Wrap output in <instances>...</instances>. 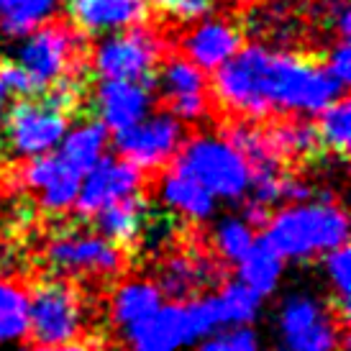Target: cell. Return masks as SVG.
Wrapping results in <instances>:
<instances>
[{
  "label": "cell",
  "instance_id": "cell-22",
  "mask_svg": "<svg viewBox=\"0 0 351 351\" xmlns=\"http://www.w3.org/2000/svg\"><path fill=\"white\" fill-rule=\"evenodd\" d=\"M210 302L221 328H249L262 313V298L239 280L221 285L218 293L210 295Z\"/></svg>",
  "mask_w": 351,
  "mask_h": 351
},
{
  "label": "cell",
  "instance_id": "cell-20",
  "mask_svg": "<svg viewBox=\"0 0 351 351\" xmlns=\"http://www.w3.org/2000/svg\"><path fill=\"white\" fill-rule=\"evenodd\" d=\"M165 305V295L159 293V287L149 280H128L118 285L110 300V315L118 328H131L138 326L147 318H152L159 308Z\"/></svg>",
  "mask_w": 351,
  "mask_h": 351
},
{
  "label": "cell",
  "instance_id": "cell-37",
  "mask_svg": "<svg viewBox=\"0 0 351 351\" xmlns=\"http://www.w3.org/2000/svg\"><path fill=\"white\" fill-rule=\"evenodd\" d=\"M149 3H154L156 8L169 10V13H172V10H175V5H177V3H180V0H149Z\"/></svg>",
  "mask_w": 351,
  "mask_h": 351
},
{
  "label": "cell",
  "instance_id": "cell-1",
  "mask_svg": "<svg viewBox=\"0 0 351 351\" xmlns=\"http://www.w3.org/2000/svg\"><path fill=\"white\" fill-rule=\"evenodd\" d=\"M213 93L226 110L252 123L277 113L315 116L343 98V88L321 64L262 44L241 47L226 62L215 72Z\"/></svg>",
  "mask_w": 351,
  "mask_h": 351
},
{
  "label": "cell",
  "instance_id": "cell-24",
  "mask_svg": "<svg viewBox=\"0 0 351 351\" xmlns=\"http://www.w3.org/2000/svg\"><path fill=\"white\" fill-rule=\"evenodd\" d=\"M282 272L285 262L264 239L256 241L252 252L239 262V282L246 285L259 298H267V295H272L277 290V285L282 280Z\"/></svg>",
  "mask_w": 351,
  "mask_h": 351
},
{
  "label": "cell",
  "instance_id": "cell-16",
  "mask_svg": "<svg viewBox=\"0 0 351 351\" xmlns=\"http://www.w3.org/2000/svg\"><path fill=\"white\" fill-rule=\"evenodd\" d=\"M69 19L85 34H118L147 19V0H69Z\"/></svg>",
  "mask_w": 351,
  "mask_h": 351
},
{
  "label": "cell",
  "instance_id": "cell-17",
  "mask_svg": "<svg viewBox=\"0 0 351 351\" xmlns=\"http://www.w3.org/2000/svg\"><path fill=\"white\" fill-rule=\"evenodd\" d=\"M218 280V264L205 254H175L169 256L162 269L156 287L159 293L172 298L175 302L193 300L200 290Z\"/></svg>",
  "mask_w": 351,
  "mask_h": 351
},
{
  "label": "cell",
  "instance_id": "cell-38",
  "mask_svg": "<svg viewBox=\"0 0 351 351\" xmlns=\"http://www.w3.org/2000/svg\"><path fill=\"white\" fill-rule=\"evenodd\" d=\"M5 103H8V93L0 85V118H3V110H5Z\"/></svg>",
  "mask_w": 351,
  "mask_h": 351
},
{
  "label": "cell",
  "instance_id": "cell-14",
  "mask_svg": "<svg viewBox=\"0 0 351 351\" xmlns=\"http://www.w3.org/2000/svg\"><path fill=\"white\" fill-rule=\"evenodd\" d=\"M244 47L241 31L226 19H205L182 36L185 59L200 72H218Z\"/></svg>",
  "mask_w": 351,
  "mask_h": 351
},
{
  "label": "cell",
  "instance_id": "cell-30",
  "mask_svg": "<svg viewBox=\"0 0 351 351\" xmlns=\"http://www.w3.org/2000/svg\"><path fill=\"white\" fill-rule=\"evenodd\" d=\"M323 267H326V277L331 282L333 293H336V300H339V313L349 315V295H351V256H349V246L343 244L339 249H333L323 256Z\"/></svg>",
  "mask_w": 351,
  "mask_h": 351
},
{
  "label": "cell",
  "instance_id": "cell-6",
  "mask_svg": "<svg viewBox=\"0 0 351 351\" xmlns=\"http://www.w3.org/2000/svg\"><path fill=\"white\" fill-rule=\"evenodd\" d=\"M162 57V41L149 29H128L103 36L93 51V69L100 80L141 82L154 90L156 64Z\"/></svg>",
  "mask_w": 351,
  "mask_h": 351
},
{
  "label": "cell",
  "instance_id": "cell-2",
  "mask_svg": "<svg viewBox=\"0 0 351 351\" xmlns=\"http://www.w3.org/2000/svg\"><path fill=\"white\" fill-rule=\"evenodd\" d=\"M264 241L280 254V259L305 262L326 256L349 239V215L331 197L285 205L267 221Z\"/></svg>",
  "mask_w": 351,
  "mask_h": 351
},
{
  "label": "cell",
  "instance_id": "cell-13",
  "mask_svg": "<svg viewBox=\"0 0 351 351\" xmlns=\"http://www.w3.org/2000/svg\"><path fill=\"white\" fill-rule=\"evenodd\" d=\"M21 180L47 213H67L69 208H75L82 177L69 169L57 154H47L29 159L21 169Z\"/></svg>",
  "mask_w": 351,
  "mask_h": 351
},
{
  "label": "cell",
  "instance_id": "cell-31",
  "mask_svg": "<svg viewBox=\"0 0 351 351\" xmlns=\"http://www.w3.org/2000/svg\"><path fill=\"white\" fill-rule=\"evenodd\" d=\"M195 351H262V343L254 328H221L197 341Z\"/></svg>",
  "mask_w": 351,
  "mask_h": 351
},
{
  "label": "cell",
  "instance_id": "cell-8",
  "mask_svg": "<svg viewBox=\"0 0 351 351\" xmlns=\"http://www.w3.org/2000/svg\"><path fill=\"white\" fill-rule=\"evenodd\" d=\"M82 333V305L62 280L41 282L29 295V336L41 349L75 343Z\"/></svg>",
  "mask_w": 351,
  "mask_h": 351
},
{
  "label": "cell",
  "instance_id": "cell-25",
  "mask_svg": "<svg viewBox=\"0 0 351 351\" xmlns=\"http://www.w3.org/2000/svg\"><path fill=\"white\" fill-rule=\"evenodd\" d=\"M267 141L272 147L274 156L282 159H300V156L315 154L321 144H318V134L315 126L305 118H290V121H277L274 126L264 128Z\"/></svg>",
  "mask_w": 351,
  "mask_h": 351
},
{
  "label": "cell",
  "instance_id": "cell-39",
  "mask_svg": "<svg viewBox=\"0 0 351 351\" xmlns=\"http://www.w3.org/2000/svg\"><path fill=\"white\" fill-rule=\"evenodd\" d=\"M231 3H239V5H249V3H254V0H231Z\"/></svg>",
  "mask_w": 351,
  "mask_h": 351
},
{
  "label": "cell",
  "instance_id": "cell-10",
  "mask_svg": "<svg viewBox=\"0 0 351 351\" xmlns=\"http://www.w3.org/2000/svg\"><path fill=\"white\" fill-rule=\"evenodd\" d=\"M185 144L182 123L172 113H149L136 126L116 134L118 156L136 169H156L172 162Z\"/></svg>",
  "mask_w": 351,
  "mask_h": 351
},
{
  "label": "cell",
  "instance_id": "cell-40",
  "mask_svg": "<svg viewBox=\"0 0 351 351\" xmlns=\"http://www.w3.org/2000/svg\"><path fill=\"white\" fill-rule=\"evenodd\" d=\"M13 351H26V349H13Z\"/></svg>",
  "mask_w": 351,
  "mask_h": 351
},
{
  "label": "cell",
  "instance_id": "cell-7",
  "mask_svg": "<svg viewBox=\"0 0 351 351\" xmlns=\"http://www.w3.org/2000/svg\"><path fill=\"white\" fill-rule=\"evenodd\" d=\"M282 351H341V326L333 311L315 295L295 293L277 313Z\"/></svg>",
  "mask_w": 351,
  "mask_h": 351
},
{
  "label": "cell",
  "instance_id": "cell-27",
  "mask_svg": "<svg viewBox=\"0 0 351 351\" xmlns=\"http://www.w3.org/2000/svg\"><path fill=\"white\" fill-rule=\"evenodd\" d=\"M29 336V293L0 280V346L21 343Z\"/></svg>",
  "mask_w": 351,
  "mask_h": 351
},
{
  "label": "cell",
  "instance_id": "cell-36",
  "mask_svg": "<svg viewBox=\"0 0 351 351\" xmlns=\"http://www.w3.org/2000/svg\"><path fill=\"white\" fill-rule=\"evenodd\" d=\"M41 351H90L88 346H82V343H64V346H51V349H41Z\"/></svg>",
  "mask_w": 351,
  "mask_h": 351
},
{
  "label": "cell",
  "instance_id": "cell-41",
  "mask_svg": "<svg viewBox=\"0 0 351 351\" xmlns=\"http://www.w3.org/2000/svg\"><path fill=\"white\" fill-rule=\"evenodd\" d=\"M0 3H3V0H0Z\"/></svg>",
  "mask_w": 351,
  "mask_h": 351
},
{
  "label": "cell",
  "instance_id": "cell-34",
  "mask_svg": "<svg viewBox=\"0 0 351 351\" xmlns=\"http://www.w3.org/2000/svg\"><path fill=\"white\" fill-rule=\"evenodd\" d=\"M213 8H215V0H180L172 13H175L180 21L200 23V21L210 19Z\"/></svg>",
  "mask_w": 351,
  "mask_h": 351
},
{
  "label": "cell",
  "instance_id": "cell-19",
  "mask_svg": "<svg viewBox=\"0 0 351 351\" xmlns=\"http://www.w3.org/2000/svg\"><path fill=\"white\" fill-rule=\"evenodd\" d=\"M108 141H110V138H108V128L103 126L100 121H85V123H80V126L69 128L54 154H57L69 169H75V172L82 177V175H88L90 169L106 156Z\"/></svg>",
  "mask_w": 351,
  "mask_h": 351
},
{
  "label": "cell",
  "instance_id": "cell-35",
  "mask_svg": "<svg viewBox=\"0 0 351 351\" xmlns=\"http://www.w3.org/2000/svg\"><path fill=\"white\" fill-rule=\"evenodd\" d=\"M269 208H264V205H259V203H246L244 205V210H241V218H244L246 223L252 226L254 231L259 228V226H267V221H269Z\"/></svg>",
  "mask_w": 351,
  "mask_h": 351
},
{
  "label": "cell",
  "instance_id": "cell-21",
  "mask_svg": "<svg viewBox=\"0 0 351 351\" xmlns=\"http://www.w3.org/2000/svg\"><path fill=\"white\" fill-rule=\"evenodd\" d=\"M95 218V231L110 244H134L147 223V203L141 195H131L126 200L108 205Z\"/></svg>",
  "mask_w": 351,
  "mask_h": 351
},
{
  "label": "cell",
  "instance_id": "cell-9",
  "mask_svg": "<svg viewBox=\"0 0 351 351\" xmlns=\"http://www.w3.org/2000/svg\"><path fill=\"white\" fill-rule=\"evenodd\" d=\"M67 131V113L57 110L44 98L19 100L5 116V141L21 159L54 154Z\"/></svg>",
  "mask_w": 351,
  "mask_h": 351
},
{
  "label": "cell",
  "instance_id": "cell-18",
  "mask_svg": "<svg viewBox=\"0 0 351 351\" xmlns=\"http://www.w3.org/2000/svg\"><path fill=\"white\" fill-rule=\"evenodd\" d=\"M159 195L172 213L182 215L187 221H195V223L210 221L218 210V200L205 187L197 185L195 180L177 172L175 167L159 180Z\"/></svg>",
  "mask_w": 351,
  "mask_h": 351
},
{
  "label": "cell",
  "instance_id": "cell-15",
  "mask_svg": "<svg viewBox=\"0 0 351 351\" xmlns=\"http://www.w3.org/2000/svg\"><path fill=\"white\" fill-rule=\"evenodd\" d=\"M95 106H98L100 123L108 131H126L136 126L138 121L152 113L154 98L152 90L144 88L141 82H110L103 80L95 90Z\"/></svg>",
  "mask_w": 351,
  "mask_h": 351
},
{
  "label": "cell",
  "instance_id": "cell-26",
  "mask_svg": "<svg viewBox=\"0 0 351 351\" xmlns=\"http://www.w3.org/2000/svg\"><path fill=\"white\" fill-rule=\"evenodd\" d=\"M154 88L162 90L167 103H175L182 98H195V95H208V82L200 69L187 62L185 57H169L154 75Z\"/></svg>",
  "mask_w": 351,
  "mask_h": 351
},
{
  "label": "cell",
  "instance_id": "cell-3",
  "mask_svg": "<svg viewBox=\"0 0 351 351\" xmlns=\"http://www.w3.org/2000/svg\"><path fill=\"white\" fill-rule=\"evenodd\" d=\"M175 169L195 180L215 200L239 203L252 190V167L223 136L200 134L182 144Z\"/></svg>",
  "mask_w": 351,
  "mask_h": 351
},
{
  "label": "cell",
  "instance_id": "cell-12",
  "mask_svg": "<svg viewBox=\"0 0 351 351\" xmlns=\"http://www.w3.org/2000/svg\"><path fill=\"white\" fill-rule=\"evenodd\" d=\"M138 187H141V169L128 165L121 156H103L80 180L75 208L80 215H98L108 205L138 195Z\"/></svg>",
  "mask_w": 351,
  "mask_h": 351
},
{
  "label": "cell",
  "instance_id": "cell-33",
  "mask_svg": "<svg viewBox=\"0 0 351 351\" xmlns=\"http://www.w3.org/2000/svg\"><path fill=\"white\" fill-rule=\"evenodd\" d=\"M0 85H3V90L10 95H19V98H29V95H34L36 90H34V85H31V80L23 75V69L16 67L13 62H8V64H0Z\"/></svg>",
  "mask_w": 351,
  "mask_h": 351
},
{
  "label": "cell",
  "instance_id": "cell-32",
  "mask_svg": "<svg viewBox=\"0 0 351 351\" xmlns=\"http://www.w3.org/2000/svg\"><path fill=\"white\" fill-rule=\"evenodd\" d=\"M323 69L328 72V77L336 80L341 88H346L351 80V49L349 41H339L328 54V62L323 64Z\"/></svg>",
  "mask_w": 351,
  "mask_h": 351
},
{
  "label": "cell",
  "instance_id": "cell-23",
  "mask_svg": "<svg viewBox=\"0 0 351 351\" xmlns=\"http://www.w3.org/2000/svg\"><path fill=\"white\" fill-rule=\"evenodd\" d=\"M59 8V0H3L0 3V34L8 39H26L47 26Z\"/></svg>",
  "mask_w": 351,
  "mask_h": 351
},
{
  "label": "cell",
  "instance_id": "cell-5",
  "mask_svg": "<svg viewBox=\"0 0 351 351\" xmlns=\"http://www.w3.org/2000/svg\"><path fill=\"white\" fill-rule=\"evenodd\" d=\"M82 36L69 23L49 21L47 26L36 29L16 49V67L31 80L34 90H49L57 82L67 80L72 67L77 64Z\"/></svg>",
  "mask_w": 351,
  "mask_h": 351
},
{
  "label": "cell",
  "instance_id": "cell-11",
  "mask_svg": "<svg viewBox=\"0 0 351 351\" xmlns=\"http://www.w3.org/2000/svg\"><path fill=\"white\" fill-rule=\"evenodd\" d=\"M47 262L62 274L110 277L123 269V252L98 234H62L47 249Z\"/></svg>",
  "mask_w": 351,
  "mask_h": 351
},
{
  "label": "cell",
  "instance_id": "cell-28",
  "mask_svg": "<svg viewBox=\"0 0 351 351\" xmlns=\"http://www.w3.org/2000/svg\"><path fill=\"white\" fill-rule=\"evenodd\" d=\"M256 231L246 223L241 215H226L215 223L213 231V246L221 254V259L239 264L246 254L252 252L256 244Z\"/></svg>",
  "mask_w": 351,
  "mask_h": 351
},
{
  "label": "cell",
  "instance_id": "cell-4",
  "mask_svg": "<svg viewBox=\"0 0 351 351\" xmlns=\"http://www.w3.org/2000/svg\"><path fill=\"white\" fill-rule=\"evenodd\" d=\"M221 331L210 295L169 302L138 326L123 331L131 351H180Z\"/></svg>",
  "mask_w": 351,
  "mask_h": 351
},
{
  "label": "cell",
  "instance_id": "cell-29",
  "mask_svg": "<svg viewBox=\"0 0 351 351\" xmlns=\"http://www.w3.org/2000/svg\"><path fill=\"white\" fill-rule=\"evenodd\" d=\"M318 144L331 149L333 154L346 156L351 147V106L346 98H339L336 103L321 113V121L315 126Z\"/></svg>",
  "mask_w": 351,
  "mask_h": 351
}]
</instances>
